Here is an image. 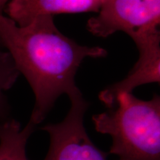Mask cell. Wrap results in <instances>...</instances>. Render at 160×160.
<instances>
[{
  "mask_svg": "<svg viewBox=\"0 0 160 160\" xmlns=\"http://www.w3.org/2000/svg\"><path fill=\"white\" fill-rule=\"evenodd\" d=\"M0 45L7 50L16 67L31 85L35 105L30 121L35 125L47 117L57 99L81 93L76 73L84 59L102 58L101 47L80 45L60 32L52 16H42L19 27L0 14Z\"/></svg>",
  "mask_w": 160,
  "mask_h": 160,
  "instance_id": "obj_1",
  "label": "cell"
},
{
  "mask_svg": "<svg viewBox=\"0 0 160 160\" xmlns=\"http://www.w3.org/2000/svg\"><path fill=\"white\" fill-rule=\"evenodd\" d=\"M97 131L113 139L109 153L119 160H160V98L138 99L130 93L118 98L108 111L92 118Z\"/></svg>",
  "mask_w": 160,
  "mask_h": 160,
  "instance_id": "obj_2",
  "label": "cell"
},
{
  "mask_svg": "<svg viewBox=\"0 0 160 160\" xmlns=\"http://www.w3.org/2000/svg\"><path fill=\"white\" fill-rule=\"evenodd\" d=\"M70 100L71 108L65 119L42 128L50 137L49 150L44 160H106L108 153L96 147L84 127L88 103L82 93Z\"/></svg>",
  "mask_w": 160,
  "mask_h": 160,
  "instance_id": "obj_3",
  "label": "cell"
},
{
  "mask_svg": "<svg viewBox=\"0 0 160 160\" xmlns=\"http://www.w3.org/2000/svg\"><path fill=\"white\" fill-rule=\"evenodd\" d=\"M98 13L86 26L92 34L107 37L123 31L130 36L140 30L159 27L160 0H106Z\"/></svg>",
  "mask_w": 160,
  "mask_h": 160,
  "instance_id": "obj_4",
  "label": "cell"
},
{
  "mask_svg": "<svg viewBox=\"0 0 160 160\" xmlns=\"http://www.w3.org/2000/svg\"><path fill=\"white\" fill-rule=\"evenodd\" d=\"M130 37L137 46L139 58L125 79L109 86L99 94L100 101L108 108L114 106L120 96L132 93L138 86L160 82V33L158 27L140 30Z\"/></svg>",
  "mask_w": 160,
  "mask_h": 160,
  "instance_id": "obj_5",
  "label": "cell"
},
{
  "mask_svg": "<svg viewBox=\"0 0 160 160\" xmlns=\"http://www.w3.org/2000/svg\"><path fill=\"white\" fill-rule=\"evenodd\" d=\"M106 0H11L5 11L8 17L19 27L36 18L59 13H98Z\"/></svg>",
  "mask_w": 160,
  "mask_h": 160,
  "instance_id": "obj_6",
  "label": "cell"
},
{
  "mask_svg": "<svg viewBox=\"0 0 160 160\" xmlns=\"http://www.w3.org/2000/svg\"><path fill=\"white\" fill-rule=\"evenodd\" d=\"M35 127L30 120L23 128L14 119L0 122V160H28L26 144Z\"/></svg>",
  "mask_w": 160,
  "mask_h": 160,
  "instance_id": "obj_7",
  "label": "cell"
},
{
  "mask_svg": "<svg viewBox=\"0 0 160 160\" xmlns=\"http://www.w3.org/2000/svg\"><path fill=\"white\" fill-rule=\"evenodd\" d=\"M19 72L8 51H0V120L7 114L8 105L5 91L14 85Z\"/></svg>",
  "mask_w": 160,
  "mask_h": 160,
  "instance_id": "obj_8",
  "label": "cell"
},
{
  "mask_svg": "<svg viewBox=\"0 0 160 160\" xmlns=\"http://www.w3.org/2000/svg\"><path fill=\"white\" fill-rule=\"evenodd\" d=\"M11 0H0V14H3V12L7 5Z\"/></svg>",
  "mask_w": 160,
  "mask_h": 160,
  "instance_id": "obj_9",
  "label": "cell"
}]
</instances>
